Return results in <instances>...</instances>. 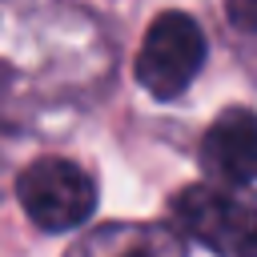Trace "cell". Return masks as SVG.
Wrapping results in <instances>:
<instances>
[{"mask_svg": "<svg viewBox=\"0 0 257 257\" xmlns=\"http://www.w3.org/2000/svg\"><path fill=\"white\" fill-rule=\"evenodd\" d=\"M173 217L217 257H257V193L249 185L197 181L173 197Z\"/></svg>", "mask_w": 257, "mask_h": 257, "instance_id": "1", "label": "cell"}, {"mask_svg": "<svg viewBox=\"0 0 257 257\" xmlns=\"http://www.w3.org/2000/svg\"><path fill=\"white\" fill-rule=\"evenodd\" d=\"M16 201L44 233L76 229L96 209V181L68 157H40L16 177Z\"/></svg>", "mask_w": 257, "mask_h": 257, "instance_id": "2", "label": "cell"}, {"mask_svg": "<svg viewBox=\"0 0 257 257\" xmlns=\"http://www.w3.org/2000/svg\"><path fill=\"white\" fill-rule=\"evenodd\" d=\"M205 52V32L189 12H161L141 40L137 84L157 100H173L197 80Z\"/></svg>", "mask_w": 257, "mask_h": 257, "instance_id": "3", "label": "cell"}, {"mask_svg": "<svg viewBox=\"0 0 257 257\" xmlns=\"http://www.w3.org/2000/svg\"><path fill=\"white\" fill-rule=\"evenodd\" d=\"M201 169L217 185L257 181V112L225 108L201 137Z\"/></svg>", "mask_w": 257, "mask_h": 257, "instance_id": "4", "label": "cell"}, {"mask_svg": "<svg viewBox=\"0 0 257 257\" xmlns=\"http://www.w3.org/2000/svg\"><path fill=\"white\" fill-rule=\"evenodd\" d=\"M64 257H185V245L169 225L108 221L84 229Z\"/></svg>", "mask_w": 257, "mask_h": 257, "instance_id": "5", "label": "cell"}, {"mask_svg": "<svg viewBox=\"0 0 257 257\" xmlns=\"http://www.w3.org/2000/svg\"><path fill=\"white\" fill-rule=\"evenodd\" d=\"M229 8V20L245 32H257V0H225Z\"/></svg>", "mask_w": 257, "mask_h": 257, "instance_id": "6", "label": "cell"}]
</instances>
